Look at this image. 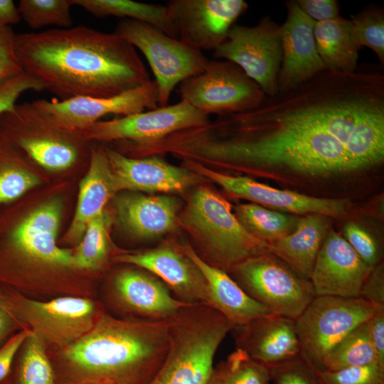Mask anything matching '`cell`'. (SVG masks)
Segmentation results:
<instances>
[{"mask_svg": "<svg viewBox=\"0 0 384 384\" xmlns=\"http://www.w3.org/2000/svg\"><path fill=\"white\" fill-rule=\"evenodd\" d=\"M359 297L384 306V266L380 262L371 267L361 289Z\"/></svg>", "mask_w": 384, "mask_h": 384, "instance_id": "obj_41", "label": "cell"}, {"mask_svg": "<svg viewBox=\"0 0 384 384\" xmlns=\"http://www.w3.org/2000/svg\"><path fill=\"white\" fill-rule=\"evenodd\" d=\"M114 203L122 225L138 238H156L176 228L179 202L173 196L129 194Z\"/></svg>", "mask_w": 384, "mask_h": 384, "instance_id": "obj_23", "label": "cell"}, {"mask_svg": "<svg viewBox=\"0 0 384 384\" xmlns=\"http://www.w3.org/2000/svg\"><path fill=\"white\" fill-rule=\"evenodd\" d=\"M30 331L28 329H23L11 336L0 346V382L9 373L14 359Z\"/></svg>", "mask_w": 384, "mask_h": 384, "instance_id": "obj_43", "label": "cell"}, {"mask_svg": "<svg viewBox=\"0 0 384 384\" xmlns=\"http://www.w3.org/2000/svg\"><path fill=\"white\" fill-rule=\"evenodd\" d=\"M105 149L118 191L181 192L198 182L196 173L170 164L159 155L132 158L109 147Z\"/></svg>", "mask_w": 384, "mask_h": 384, "instance_id": "obj_19", "label": "cell"}, {"mask_svg": "<svg viewBox=\"0 0 384 384\" xmlns=\"http://www.w3.org/2000/svg\"><path fill=\"white\" fill-rule=\"evenodd\" d=\"M296 2L315 23L341 16L338 2L336 0H297Z\"/></svg>", "mask_w": 384, "mask_h": 384, "instance_id": "obj_42", "label": "cell"}, {"mask_svg": "<svg viewBox=\"0 0 384 384\" xmlns=\"http://www.w3.org/2000/svg\"><path fill=\"white\" fill-rule=\"evenodd\" d=\"M2 287L18 321L46 346L63 348L74 343L93 327L100 314L95 304L88 299L62 297L41 302Z\"/></svg>", "mask_w": 384, "mask_h": 384, "instance_id": "obj_9", "label": "cell"}, {"mask_svg": "<svg viewBox=\"0 0 384 384\" xmlns=\"http://www.w3.org/2000/svg\"><path fill=\"white\" fill-rule=\"evenodd\" d=\"M111 218L105 210L87 225L77 250L73 268L96 271L102 269L110 253L109 228Z\"/></svg>", "mask_w": 384, "mask_h": 384, "instance_id": "obj_31", "label": "cell"}, {"mask_svg": "<svg viewBox=\"0 0 384 384\" xmlns=\"http://www.w3.org/2000/svg\"><path fill=\"white\" fill-rule=\"evenodd\" d=\"M115 304L137 320L164 321L172 318L188 303L177 299L159 279L132 269L120 270L112 281Z\"/></svg>", "mask_w": 384, "mask_h": 384, "instance_id": "obj_20", "label": "cell"}, {"mask_svg": "<svg viewBox=\"0 0 384 384\" xmlns=\"http://www.w3.org/2000/svg\"><path fill=\"white\" fill-rule=\"evenodd\" d=\"M43 90L41 84L24 71L1 80L0 114L12 110L16 104L17 99L24 92Z\"/></svg>", "mask_w": 384, "mask_h": 384, "instance_id": "obj_39", "label": "cell"}, {"mask_svg": "<svg viewBox=\"0 0 384 384\" xmlns=\"http://www.w3.org/2000/svg\"><path fill=\"white\" fill-rule=\"evenodd\" d=\"M23 328L22 324L15 316L6 297L0 284V345L16 329Z\"/></svg>", "mask_w": 384, "mask_h": 384, "instance_id": "obj_45", "label": "cell"}, {"mask_svg": "<svg viewBox=\"0 0 384 384\" xmlns=\"http://www.w3.org/2000/svg\"><path fill=\"white\" fill-rule=\"evenodd\" d=\"M270 381L269 368L237 348L213 366L206 384H269Z\"/></svg>", "mask_w": 384, "mask_h": 384, "instance_id": "obj_32", "label": "cell"}, {"mask_svg": "<svg viewBox=\"0 0 384 384\" xmlns=\"http://www.w3.org/2000/svg\"><path fill=\"white\" fill-rule=\"evenodd\" d=\"M356 44L366 46L376 55L381 65L384 64V10L368 5L350 19Z\"/></svg>", "mask_w": 384, "mask_h": 384, "instance_id": "obj_35", "label": "cell"}, {"mask_svg": "<svg viewBox=\"0 0 384 384\" xmlns=\"http://www.w3.org/2000/svg\"><path fill=\"white\" fill-rule=\"evenodd\" d=\"M169 319L100 313L86 334L61 348V358L82 384H147L167 355Z\"/></svg>", "mask_w": 384, "mask_h": 384, "instance_id": "obj_3", "label": "cell"}, {"mask_svg": "<svg viewBox=\"0 0 384 384\" xmlns=\"http://www.w3.org/2000/svg\"><path fill=\"white\" fill-rule=\"evenodd\" d=\"M343 238L356 254L370 267L380 262L378 247L373 238L354 222L347 223L343 230Z\"/></svg>", "mask_w": 384, "mask_h": 384, "instance_id": "obj_38", "label": "cell"}, {"mask_svg": "<svg viewBox=\"0 0 384 384\" xmlns=\"http://www.w3.org/2000/svg\"><path fill=\"white\" fill-rule=\"evenodd\" d=\"M213 56L237 65L266 96L278 92L282 56L280 25L269 16L252 26L234 24Z\"/></svg>", "mask_w": 384, "mask_h": 384, "instance_id": "obj_11", "label": "cell"}, {"mask_svg": "<svg viewBox=\"0 0 384 384\" xmlns=\"http://www.w3.org/2000/svg\"><path fill=\"white\" fill-rule=\"evenodd\" d=\"M21 20L18 6L12 0H0V27L11 26Z\"/></svg>", "mask_w": 384, "mask_h": 384, "instance_id": "obj_46", "label": "cell"}, {"mask_svg": "<svg viewBox=\"0 0 384 384\" xmlns=\"http://www.w3.org/2000/svg\"><path fill=\"white\" fill-rule=\"evenodd\" d=\"M370 336L379 366L384 368V306H378L368 320Z\"/></svg>", "mask_w": 384, "mask_h": 384, "instance_id": "obj_44", "label": "cell"}, {"mask_svg": "<svg viewBox=\"0 0 384 384\" xmlns=\"http://www.w3.org/2000/svg\"><path fill=\"white\" fill-rule=\"evenodd\" d=\"M267 367L274 384H321L316 370L301 353L292 359Z\"/></svg>", "mask_w": 384, "mask_h": 384, "instance_id": "obj_37", "label": "cell"}, {"mask_svg": "<svg viewBox=\"0 0 384 384\" xmlns=\"http://www.w3.org/2000/svg\"><path fill=\"white\" fill-rule=\"evenodd\" d=\"M181 247L203 275L210 294L211 307L233 326L271 314L267 308L250 297L228 273L208 264L190 245Z\"/></svg>", "mask_w": 384, "mask_h": 384, "instance_id": "obj_22", "label": "cell"}, {"mask_svg": "<svg viewBox=\"0 0 384 384\" xmlns=\"http://www.w3.org/2000/svg\"><path fill=\"white\" fill-rule=\"evenodd\" d=\"M0 137L43 169L60 171L79 160V132L65 128L32 102L16 104L0 114Z\"/></svg>", "mask_w": 384, "mask_h": 384, "instance_id": "obj_5", "label": "cell"}, {"mask_svg": "<svg viewBox=\"0 0 384 384\" xmlns=\"http://www.w3.org/2000/svg\"><path fill=\"white\" fill-rule=\"evenodd\" d=\"M285 5L287 18L280 25L282 56L278 92L294 88L326 70L316 45L315 22L301 10L296 1H287Z\"/></svg>", "mask_w": 384, "mask_h": 384, "instance_id": "obj_17", "label": "cell"}, {"mask_svg": "<svg viewBox=\"0 0 384 384\" xmlns=\"http://www.w3.org/2000/svg\"><path fill=\"white\" fill-rule=\"evenodd\" d=\"M114 33L145 56L155 78L159 107L168 105L174 88L202 73L209 61L202 51L144 22L120 19Z\"/></svg>", "mask_w": 384, "mask_h": 384, "instance_id": "obj_6", "label": "cell"}, {"mask_svg": "<svg viewBox=\"0 0 384 384\" xmlns=\"http://www.w3.org/2000/svg\"><path fill=\"white\" fill-rule=\"evenodd\" d=\"M15 34L11 26L0 27V81L23 71L15 51Z\"/></svg>", "mask_w": 384, "mask_h": 384, "instance_id": "obj_40", "label": "cell"}, {"mask_svg": "<svg viewBox=\"0 0 384 384\" xmlns=\"http://www.w3.org/2000/svg\"><path fill=\"white\" fill-rule=\"evenodd\" d=\"M269 384H272L271 383H270Z\"/></svg>", "mask_w": 384, "mask_h": 384, "instance_id": "obj_47", "label": "cell"}, {"mask_svg": "<svg viewBox=\"0 0 384 384\" xmlns=\"http://www.w3.org/2000/svg\"><path fill=\"white\" fill-rule=\"evenodd\" d=\"M178 92L195 109L218 117L252 109L266 96L240 67L218 59L209 60L202 73L181 82Z\"/></svg>", "mask_w": 384, "mask_h": 384, "instance_id": "obj_10", "label": "cell"}, {"mask_svg": "<svg viewBox=\"0 0 384 384\" xmlns=\"http://www.w3.org/2000/svg\"><path fill=\"white\" fill-rule=\"evenodd\" d=\"M166 6L176 38L201 51H213L248 4L243 0H171Z\"/></svg>", "mask_w": 384, "mask_h": 384, "instance_id": "obj_14", "label": "cell"}, {"mask_svg": "<svg viewBox=\"0 0 384 384\" xmlns=\"http://www.w3.org/2000/svg\"><path fill=\"white\" fill-rule=\"evenodd\" d=\"M184 165L233 196L274 210L293 215L320 214L329 218H341L346 215L350 210L351 203L347 199L319 198L276 188L247 176L225 174L191 160H184Z\"/></svg>", "mask_w": 384, "mask_h": 384, "instance_id": "obj_13", "label": "cell"}, {"mask_svg": "<svg viewBox=\"0 0 384 384\" xmlns=\"http://www.w3.org/2000/svg\"><path fill=\"white\" fill-rule=\"evenodd\" d=\"M314 34L326 70L348 73L357 70L361 48L354 40L350 19L339 16L315 23Z\"/></svg>", "mask_w": 384, "mask_h": 384, "instance_id": "obj_26", "label": "cell"}, {"mask_svg": "<svg viewBox=\"0 0 384 384\" xmlns=\"http://www.w3.org/2000/svg\"><path fill=\"white\" fill-rule=\"evenodd\" d=\"M225 119L248 174L308 181L373 169L384 161V74L324 70Z\"/></svg>", "mask_w": 384, "mask_h": 384, "instance_id": "obj_1", "label": "cell"}, {"mask_svg": "<svg viewBox=\"0 0 384 384\" xmlns=\"http://www.w3.org/2000/svg\"><path fill=\"white\" fill-rule=\"evenodd\" d=\"M183 222L210 258L208 264L227 273L249 257L270 253V245L247 231L229 202L208 188L198 187L191 194Z\"/></svg>", "mask_w": 384, "mask_h": 384, "instance_id": "obj_4", "label": "cell"}, {"mask_svg": "<svg viewBox=\"0 0 384 384\" xmlns=\"http://www.w3.org/2000/svg\"><path fill=\"white\" fill-rule=\"evenodd\" d=\"M97 18L116 16L148 23L168 36L176 38V32L166 6L131 0H70Z\"/></svg>", "mask_w": 384, "mask_h": 384, "instance_id": "obj_27", "label": "cell"}, {"mask_svg": "<svg viewBox=\"0 0 384 384\" xmlns=\"http://www.w3.org/2000/svg\"><path fill=\"white\" fill-rule=\"evenodd\" d=\"M114 260L148 271L183 302L211 306L210 294L203 275L181 247L164 245L144 252L122 254Z\"/></svg>", "mask_w": 384, "mask_h": 384, "instance_id": "obj_18", "label": "cell"}, {"mask_svg": "<svg viewBox=\"0 0 384 384\" xmlns=\"http://www.w3.org/2000/svg\"><path fill=\"white\" fill-rule=\"evenodd\" d=\"M377 306L361 297L315 296L294 320L301 355L316 370H320L328 351L353 329L368 321Z\"/></svg>", "mask_w": 384, "mask_h": 384, "instance_id": "obj_8", "label": "cell"}, {"mask_svg": "<svg viewBox=\"0 0 384 384\" xmlns=\"http://www.w3.org/2000/svg\"><path fill=\"white\" fill-rule=\"evenodd\" d=\"M70 0H21V19L32 29L55 25L68 28L73 25Z\"/></svg>", "mask_w": 384, "mask_h": 384, "instance_id": "obj_34", "label": "cell"}, {"mask_svg": "<svg viewBox=\"0 0 384 384\" xmlns=\"http://www.w3.org/2000/svg\"><path fill=\"white\" fill-rule=\"evenodd\" d=\"M23 70L60 100L105 97L151 80L135 48L85 26L15 34Z\"/></svg>", "mask_w": 384, "mask_h": 384, "instance_id": "obj_2", "label": "cell"}, {"mask_svg": "<svg viewBox=\"0 0 384 384\" xmlns=\"http://www.w3.org/2000/svg\"><path fill=\"white\" fill-rule=\"evenodd\" d=\"M117 191L105 149H91L89 169L80 182L76 210L65 235L68 242L74 244L82 240L88 223L104 211L105 205Z\"/></svg>", "mask_w": 384, "mask_h": 384, "instance_id": "obj_24", "label": "cell"}, {"mask_svg": "<svg viewBox=\"0 0 384 384\" xmlns=\"http://www.w3.org/2000/svg\"><path fill=\"white\" fill-rule=\"evenodd\" d=\"M237 348L270 366L301 353L294 320L269 314L235 326L231 331Z\"/></svg>", "mask_w": 384, "mask_h": 384, "instance_id": "obj_21", "label": "cell"}, {"mask_svg": "<svg viewBox=\"0 0 384 384\" xmlns=\"http://www.w3.org/2000/svg\"><path fill=\"white\" fill-rule=\"evenodd\" d=\"M370 268L342 235L329 229L309 281L315 296L358 298Z\"/></svg>", "mask_w": 384, "mask_h": 384, "instance_id": "obj_16", "label": "cell"}, {"mask_svg": "<svg viewBox=\"0 0 384 384\" xmlns=\"http://www.w3.org/2000/svg\"><path fill=\"white\" fill-rule=\"evenodd\" d=\"M62 127L82 131L107 114L122 116L159 107L154 80L111 97H76L65 100H36L32 102Z\"/></svg>", "mask_w": 384, "mask_h": 384, "instance_id": "obj_15", "label": "cell"}, {"mask_svg": "<svg viewBox=\"0 0 384 384\" xmlns=\"http://www.w3.org/2000/svg\"><path fill=\"white\" fill-rule=\"evenodd\" d=\"M19 153L0 137V206L14 202L40 183L21 164Z\"/></svg>", "mask_w": 384, "mask_h": 384, "instance_id": "obj_30", "label": "cell"}, {"mask_svg": "<svg viewBox=\"0 0 384 384\" xmlns=\"http://www.w3.org/2000/svg\"><path fill=\"white\" fill-rule=\"evenodd\" d=\"M316 373L321 384H384V368L376 363Z\"/></svg>", "mask_w": 384, "mask_h": 384, "instance_id": "obj_36", "label": "cell"}, {"mask_svg": "<svg viewBox=\"0 0 384 384\" xmlns=\"http://www.w3.org/2000/svg\"><path fill=\"white\" fill-rule=\"evenodd\" d=\"M209 122L208 115L180 100L154 110L98 121L79 132L86 141L127 140L134 145H143L180 131L204 126Z\"/></svg>", "mask_w": 384, "mask_h": 384, "instance_id": "obj_12", "label": "cell"}, {"mask_svg": "<svg viewBox=\"0 0 384 384\" xmlns=\"http://www.w3.org/2000/svg\"><path fill=\"white\" fill-rule=\"evenodd\" d=\"M375 363L379 365L368 321L353 329L328 351L321 361L320 370L334 371Z\"/></svg>", "mask_w": 384, "mask_h": 384, "instance_id": "obj_28", "label": "cell"}, {"mask_svg": "<svg viewBox=\"0 0 384 384\" xmlns=\"http://www.w3.org/2000/svg\"><path fill=\"white\" fill-rule=\"evenodd\" d=\"M235 215L252 235L271 244L291 233L299 219L256 203H243L234 208Z\"/></svg>", "mask_w": 384, "mask_h": 384, "instance_id": "obj_29", "label": "cell"}, {"mask_svg": "<svg viewBox=\"0 0 384 384\" xmlns=\"http://www.w3.org/2000/svg\"><path fill=\"white\" fill-rule=\"evenodd\" d=\"M329 217L309 214L299 218L295 228L269 244L270 252L301 278L310 279L318 253L329 230Z\"/></svg>", "mask_w": 384, "mask_h": 384, "instance_id": "obj_25", "label": "cell"}, {"mask_svg": "<svg viewBox=\"0 0 384 384\" xmlns=\"http://www.w3.org/2000/svg\"><path fill=\"white\" fill-rule=\"evenodd\" d=\"M241 289L271 313L297 319L314 298L310 281L271 253L249 257L228 272Z\"/></svg>", "mask_w": 384, "mask_h": 384, "instance_id": "obj_7", "label": "cell"}, {"mask_svg": "<svg viewBox=\"0 0 384 384\" xmlns=\"http://www.w3.org/2000/svg\"><path fill=\"white\" fill-rule=\"evenodd\" d=\"M46 346L45 342L31 331L18 351V384H54Z\"/></svg>", "mask_w": 384, "mask_h": 384, "instance_id": "obj_33", "label": "cell"}]
</instances>
